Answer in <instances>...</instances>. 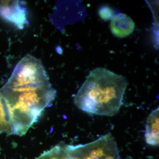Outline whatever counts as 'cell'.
Listing matches in <instances>:
<instances>
[{"label":"cell","instance_id":"6da1fadb","mask_svg":"<svg viewBox=\"0 0 159 159\" xmlns=\"http://www.w3.org/2000/svg\"><path fill=\"white\" fill-rule=\"evenodd\" d=\"M0 90L13 133L20 136L37 122L45 109L51 106L57 94L40 60L30 54L18 62Z\"/></svg>","mask_w":159,"mask_h":159},{"label":"cell","instance_id":"7a4b0ae2","mask_svg":"<svg viewBox=\"0 0 159 159\" xmlns=\"http://www.w3.org/2000/svg\"><path fill=\"white\" fill-rule=\"evenodd\" d=\"M128 84L122 75L97 68L90 72L74 97V103L87 113L112 116L121 108Z\"/></svg>","mask_w":159,"mask_h":159},{"label":"cell","instance_id":"3957f363","mask_svg":"<svg viewBox=\"0 0 159 159\" xmlns=\"http://www.w3.org/2000/svg\"><path fill=\"white\" fill-rule=\"evenodd\" d=\"M72 159H122L115 138L110 133L86 144L65 146Z\"/></svg>","mask_w":159,"mask_h":159},{"label":"cell","instance_id":"277c9868","mask_svg":"<svg viewBox=\"0 0 159 159\" xmlns=\"http://www.w3.org/2000/svg\"><path fill=\"white\" fill-rule=\"evenodd\" d=\"M0 14L22 28L25 21V11L18 1L0 2Z\"/></svg>","mask_w":159,"mask_h":159},{"label":"cell","instance_id":"5b68a950","mask_svg":"<svg viewBox=\"0 0 159 159\" xmlns=\"http://www.w3.org/2000/svg\"><path fill=\"white\" fill-rule=\"evenodd\" d=\"M135 25L130 16L124 13H119L111 19L110 29L112 33L119 38L127 37L132 34Z\"/></svg>","mask_w":159,"mask_h":159},{"label":"cell","instance_id":"8992f818","mask_svg":"<svg viewBox=\"0 0 159 159\" xmlns=\"http://www.w3.org/2000/svg\"><path fill=\"white\" fill-rule=\"evenodd\" d=\"M159 108L152 111L148 116L145 126V140L148 145H159Z\"/></svg>","mask_w":159,"mask_h":159},{"label":"cell","instance_id":"52a82bcc","mask_svg":"<svg viewBox=\"0 0 159 159\" xmlns=\"http://www.w3.org/2000/svg\"><path fill=\"white\" fill-rule=\"evenodd\" d=\"M0 133L11 135L13 133L7 108L0 90Z\"/></svg>","mask_w":159,"mask_h":159},{"label":"cell","instance_id":"ba28073f","mask_svg":"<svg viewBox=\"0 0 159 159\" xmlns=\"http://www.w3.org/2000/svg\"><path fill=\"white\" fill-rule=\"evenodd\" d=\"M68 157L65 146L59 145L45 152L40 156L34 159H67Z\"/></svg>","mask_w":159,"mask_h":159},{"label":"cell","instance_id":"9c48e42d","mask_svg":"<svg viewBox=\"0 0 159 159\" xmlns=\"http://www.w3.org/2000/svg\"><path fill=\"white\" fill-rule=\"evenodd\" d=\"M99 14L101 19L105 21L111 20L114 16L113 10L106 6H102L99 9Z\"/></svg>","mask_w":159,"mask_h":159},{"label":"cell","instance_id":"30bf717a","mask_svg":"<svg viewBox=\"0 0 159 159\" xmlns=\"http://www.w3.org/2000/svg\"><path fill=\"white\" fill-rule=\"evenodd\" d=\"M67 159H71V158L70 157V156H69L68 158Z\"/></svg>","mask_w":159,"mask_h":159}]
</instances>
